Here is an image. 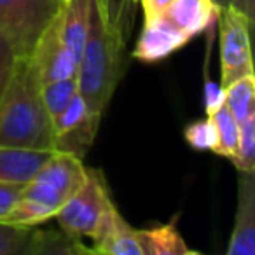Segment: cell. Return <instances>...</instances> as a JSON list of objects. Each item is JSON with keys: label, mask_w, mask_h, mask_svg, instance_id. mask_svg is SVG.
Masks as SVG:
<instances>
[{"label": "cell", "mask_w": 255, "mask_h": 255, "mask_svg": "<svg viewBox=\"0 0 255 255\" xmlns=\"http://www.w3.org/2000/svg\"><path fill=\"white\" fill-rule=\"evenodd\" d=\"M0 145L53 150L51 117L40 98V84L28 58H18L0 98Z\"/></svg>", "instance_id": "cell-1"}, {"label": "cell", "mask_w": 255, "mask_h": 255, "mask_svg": "<svg viewBox=\"0 0 255 255\" xmlns=\"http://www.w3.org/2000/svg\"><path fill=\"white\" fill-rule=\"evenodd\" d=\"M124 46L109 26L102 0H93L91 25L77 63L79 95L95 116L102 117L123 75Z\"/></svg>", "instance_id": "cell-2"}, {"label": "cell", "mask_w": 255, "mask_h": 255, "mask_svg": "<svg viewBox=\"0 0 255 255\" xmlns=\"http://www.w3.org/2000/svg\"><path fill=\"white\" fill-rule=\"evenodd\" d=\"M88 166L81 157L54 152L32 180L23 185L21 198L11 210L5 222L16 226L35 227L53 219L86 180Z\"/></svg>", "instance_id": "cell-3"}, {"label": "cell", "mask_w": 255, "mask_h": 255, "mask_svg": "<svg viewBox=\"0 0 255 255\" xmlns=\"http://www.w3.org/2000/svg\"><path fill=\"white\" fill-rule=\"evenodd\" d=\"M58 9L60 0H0V33L9 40L16 56H30Z\"/></svg>", "instance_id": "cell-4"}, {"label": "cell", "mask_w": 255, "mask_h": 255, "mask_svg": "<svg viewBox=\"0 0 255 255\" xmlns=\"http://www.w3.org/2000/svg\"><path fill=\"white\" fill-rule=\"evenodd\" d=\"M110 203L112 198L103 175L98 170L88 168L86 180L58 210L54 219L60 224V229L68 236L77 240L91 238Z\"/></svg>", "instance_id": "cell-5"}, {"label": "cell", "mask_w": 255, "mask_h": 255, "mask_svg": "<svg viewBox=\"0 0 255 255\" xmlns=\"http://www.w3.org/2000/svg\"><path fill=\"white\" fill-rule=\"evenodd\" d=\"M220 86L226 88L243 75L254 74L250 30L252 21L233 5L219 9Z\"/></svg>", "instance_id": "cell-6"}, {"label": "cell", "mask_w": 255, "mask_h": 255, "mask_svg": "<svg viewBox=\"0 0 255 255\" xmlns=\"http://www.w3.org/2000/svg\"><path fill=\"white\" fill-rule=\"evenodd\" d=\"M100 123L102 117L95 116L77 93L63 112L51 121L53 150L72 154L82 159L95 140Z\"/></svg>", "instance_id": "cell-7"}, {"label": "cell", "mask_w": 255, "mask_h": 255, "mask_svg": "<svg viewBox=\"0 0 255 255\" xmlns=\"http://www.w3.org/2000/svg\"><path fill=\"white\" fill-rule=\"evenodd\" d=\"M28 60L40 86L61 79L77 77V60L63 40L58 12L37 39Z\"/></svg>", "instance_id": "cell-8"}, {"label": "cell", "mask_w": 255, "mask_h": 255, "mask_svg": "<svg viewBox=\"0 0 255 255\" xmlns=\"http://www.w3.org/2000/svg\"><path fill=\"white\" fill-rule=\"evenodd\" d=\"M191 40L166 14H161L150 21L143 23L136 46L133 49V58L143 63H157L173 54Z\"/></svg>", "instance_id": "cell-9"}, {"label": "cell", "mask_w": 255, "mask_h": 255, "mask_svg": "<svg viewBox=\"0 0 255 255\" xmlns=\"http://www.w3.org/2000/svg\"><path fill=\"white\" fill-rule=\"evenodd\" d=\"M95 254L105 255H143L140 247L136 229L124 220L116 203H110L109 208L100 219L95 234L91 236Z\"/></svg>", "instance_id": "cell-10"}, {"label": "cell", "mask_w": 255, "mask_h": 255, "mask_svg": "<svg viewBox=\"0 0 255 255\" xmlns=\"http://www.w3.org/2000/svg\"><path fill=\"white\" fill-rule=\"evenodd\" d=\"M255 254V173L240 171L238 206L227 255Z\"/></svg>", "instance_id": "cell-11"}, {"label": "cell", "mask_w": 255, "mask_h": 255, "mask_svg": "<svg viewBox=\"0 0 255 255\" xmlns=\"http://www.w3.org/2000/svg\"><path fill=\"white\" fill-rule=\"evenodd\" d=\"M53 154L54 150L0 145V182L25 185Z\"/></svg>", "instance_id": "cell-12"}, {"label": "cell", "mask_w": 255, "mask_h": 255, "mask_svg": "<svg viewBox=\"0 0 255 255\" xmlns=\"http://www.w3.org/2000/svg\"><path fill=\"white\" fill-rule=\"evenodd\" d=\"M91 9L93 0H60L58 19H60L61 35L77 63L89 33Z\"/></svg>", "instance_id": "cell-13"}, {"label": "cell", "mask_w": 255, "mask_h": 255, "mask_svg": "<svg viewBox=\"0 0 255 255\" xmlns=\"http://www.w3.org/2000/svg\"><path fill=\"white\" fill-rule=\"evenodd\" d=\"M164 14L192 39L210 28L217 19L219 7L212 0H173Z\"/></svg>", "instance_id": "cell-14"}, {"label": "cell", "mask_w": 255, "mask_h": 255, "mask_svg": "<svg viewBox=\"0 0 255 255\" xmlns=\"http://www.w3.org/2000/svg\"><path fill=\"white\" fill-rule=\"evenodd\" d=\"M143 255H194L173 222L136 229Z\"/></svg>", "instance_id": "cell-15"}, {"label": "cell", "mask_w": 255, "mask_h": 255, "mask_svg": "<svg viewBox=\"0 0 255 255\" xmlns=\"http://www.w3.org/2000/svg\"><path fill=\"white\" fill-rule=\"evenodd\" d=\"M47 254H95L91 248L84 247L81 240L68 236L63 231L32 229V238L26 255H47Z\"/></svg>", "instance_id": "cell-16"}, {"label": "cell", "mask_w": 255, "mask_h": 255, "mask_svg": "<svg viewBox=\"0 0 255 255\" xmlns=\"http://www.w3.org/2000/svg\"><path fill=\"white\" fill-rule=\"evenodd\" d=\"M212 117L213 126H215L217 142L212 152H215L220 157L229 159L234 154V149L238 145V136H240V121L231 114L226 103H220L212 114H206Z\"/></svg>", "instance_id": "cell-17"}, {"label": "cell", "mask_w": 255, "mask_h": 255, "mask_svg": "<svg viewBox=\"0 0 255 255\" xmlns=\"http://www.w3.org/2000/svg\"><path fill=\"white\" fill-rule=\"evenodd\" d=\"M224 103L238 121H243L255 110V77L254 74L243 75L224 88Z\"/></svg>", "instance_id": "cell-18"}, {"label": "cell", "mask_w": 255, "mask_h": 255, "mask_svg": "<svg viewBox=\"0 0 255 255\" xmlns=\"http://www.w3.org/2000/svg\"><path fill=\"white\" fill-rule=\"evenodd\" d=\"M79 93L77 77L61 79V81H53L40 86V98H42L44 109L51 121L65 110V107L72 102L75 95Z\"/></svg>", "instance_id": "cell-19"}, {"label": "cell", "mask_w": 255, "mask_h": 255, "mask_svg": "<svg viewBox=\"0 0 255 255\" xmlns=\"http://www.w3.org/2000/svg\"><path fill=\"white\" fill-rule=\"evenodd\" d=\"M238 171L255 170V110L240 123V136L234 154L229 157Z\"/></svg>", "instance_id": "cell-20"}, {"label": "cell", "mask_w": 255, "mask_h": 255, "mask_svg": "<svg viewBox=\"0 0 255 255\" xmlns=\"http://www.w3.org/2000/svg\"><path fill=\"white\" fill-rule=\"evenodd\" d=\"M102 4L109 26L117 33L121 42L128 46V40H129L133 30L136 4L133 0H102Z\"/></svg>", "instance_id": "cell-21"}, {"label": "cell", "mask_w": 255, "mask_h": 255, "mask_svg": "<svg viewBox=\"0 0 255 255\" xmlns=\"http://www.w3.org/2000/svg\"><path fill=\"white\" fill-rule=\"evenodd\" d=\"M32 229L0 220V255H26Z\"/></svg>", "instance_id": "cell-22"}, {"label": "cell", "mask_w": 255, "mask_h": 255, "mask_svg": "<svg viewBox=\"0 0 255 255\" xmlns=\"http://www.w3.org/2000/svg\"><path fill=\"white\" fill-rule=\"evenodd\" d=\"M184 138L196 150H213L217 142V133L212 117L206 116L205 119H198L187 124L184 129Z\"/></svg>", "instance_id": "cell-23"}, {"label": "cell", "mask_w": 255, "mask_h": 255, "mask_svg": "<svg viewBox=\"0 0 255 255\" xmlns=\"http://www.w3.org/2000/svg\"><path fill=\"white\" fill-rule=\"evenodd\" d=\"M16 61H18V56H16L14 49L9 44V40L0 33V98L11 81Z\"/></svg>", "instance_id": "cell-24"}, {"label": "cell", "mask_w": 255, "mask_h": 255, "mask_svg": "<svg viewBox=\"0 0 255 255\" xmlns=\"http://www.w3.org/2000/svg\"><path fill=\"white\" fill-rule=\"evenodd\" d=\"M23 185L19 184H7V182H0V220L11 213L18 199L21 198Z\"/></svg>", "instance_id": "cell-25"}, {"label": "cell", "mask_w": 255, "mask_h": 255, "mask_svg": "<svg viewBox=\"0 0 255 255\" xmlns=\"http://www.w3.org/2000/svg\"><path fill=\"white\" fill-rule=\"evenodd\" d=\"M224 102V88L213 81H206L205 88V107L206 114H212Z\"/></svg>", "instance_id": "cell-26"}, {"label": "cell", "mask_w": 255, "mask_h": 255, "mask_svg": "<svg viewBox=\"0 0 255 255\" xmlns=\"http://www.w3.org/2000/svg\"><path fill=\"white\" fill-rule=\"evenodd\" d=\"M171 2H173V0H140L138 4L142 5L145 21H150V19L164 14L166 9L170 7Z\"/></svg>", "instance_id": "cell-27"}, {"label": "cell", "mask_w": 255, "mask_h": 255, "mask_svg": "<svg viewBox=\"0 0 255 255\" xmlns=\"http://www.w3.org/2000/svg\"><path fill=\"white\" fill-rule=\"evenodd\" d=\"M231 5L236 7L238 11L243 12L252 21V25H254L255 23V0H231Z\"/></svg>", "instance_id": "cell-28"}, {"label": "cell", "mask_w": 255, "mask_h": 255, "mask_svg": "<svg viewBox=\"0 0 255 255\" xmlns=\"http://www.w3.org/2000/svg\"><path fill=\"white\" fill-rule=\"evenodd\" d=\"M212 2H213V4H215L219 9L227 7V5H231V0H212Z\"/></svg>", "instance_id": "cell-29"}, {"label": "cell", "mask_w": 255, "mask_h": 255, "mask_svg": "<svg viewBox=\"0 0 255 255\" xmlns=\"http://www.w3.org/2000/svg\"><path fill=\"white\" fill-rule=\"evenodd\" d=\"M133 2H135V4H138V2H140V0H133Z\"/></svg>", "instance_id": "cell-30"}]
</instances>
